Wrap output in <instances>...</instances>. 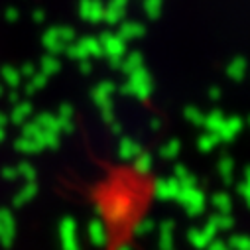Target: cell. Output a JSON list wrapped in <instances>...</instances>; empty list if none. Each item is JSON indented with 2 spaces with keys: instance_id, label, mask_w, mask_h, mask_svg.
<instances>
[{
  "instance_id": "cell-1",
  "label": "cell",
  "mask_w": 250,
  "mask_h": 250,
  "mask_svg": "<svg viewBox=\"0 0 250 250\" xmlns=\"http://www.w3.org/2000/svg\"><path fill=\"white\" fill-rule=\"evenodd\" d=\"M128 83L122 87L124 93H128V95H134L138 99H148L150 93H152V77L148 75V71L144 67L136 69L134 73L128 75Z\"/></svg>"
},
{
  "instance_id": "cell-2",
  "label": "cell",
  "mask_w": 250,
  "mask_h": 250,
  "mask_svg": "<svg viewBox=\"0 0 250 250\" xmlns=\"http://www.w3.org/2000/svg\"><path fill=\"white\" fill-rule=\"evenodd\" d=\"M67 53L79 61H87V57H101L103 55V45H101V40H95V38H85V40H79L77 43H69L67 45Z\"/></svg>"
},
{
  "instance_id": "cell-3",
  "label": "cell",
  "mask_w": 250,
  "mask_h": 250,
  "mask_svg": "<svg viewBox=\"0 0 250 250\" xmlns=\"http://www.w3.org/2000/svg\"><path fill=\"white\" fill-rule=\"evenodd\" d=\"M101 45H103V55H106L110 59L112 65H118L124 53H126V42L118 34H104L101 38Z\"/></svg>"
},
{
  "instance_id": "cell-4",
  "label": "cell",
  "mask_w": 250,
  "mask_h": 250,
  "mask_svg": "<svg viewBox=\"0 0 250 250\" xmlns=\"http://www.w3.org/2000/svg\"><path fill=\"white\" fill-rule=\"evenodd\" d=\"M75 38V32L71 28H59V30H47L43 36V45L51 51L57 53L61 49H65Z\"/></svg>"
},
{
  "instance_id": "cell-5",
  "label": "cell",
  "mask_w": 250,
  "mask_h": 250,
  "mask_svg": "<svg viewBox=\"0 0 250 250\" xmlns=\"http://www.w3.org/2000/svg\"><path fill=\"white\" fill-rule=\"evenodd\" d=\"M59 236H61L63 250H81L79 240H77V225L73 217H65L59 223Z\"/></svg>"
},
{
  "instance_id": "cell-6",
  "label": "cell",
  "mask_w": 250,
  "mask_h": 250,
  "mask_svg": "<svg viewBox=\"0 0 250 250\" xmlns=\"http://www.w3.org/2000/svg\"><path fill=\"white\" fill-rule=\"evenodd\" d=\"M14 234H16V225H14V217L10 211L2 209L0 211V242L4 246H10L14 242Z\"/></svg>"
},
{
  "instance_id": "cell-7",
  "label": "cell",
  "mask_w": 250,
  "mask_h": 250,
  "mask_svg": "<svg viewBox=\"0 0 250 250\" xmlns=\"http://www.w3.org/2000/svg\"><path fill=\"white\" fill-rule=\"evenodd\" d=\"M87 232H89V240L95 246H99V248L106 246V242H108V230H106V227H104V223L101 219H93L89 223V227H87Z\"/></svg>"
},
{
  "instance_id": "cell-8",
  "label": "cell",
  "mask_w": 250,
  "mask_h": 250,
  "mask_svg": "<svg viewBox=\"0 0 250 250\" xmlns=\"http://www.w3.org/2000/svg\"><path fill=\"white\" fill-rule=\"evenodd\" d=\"M179 189H181V185L175 177L173 179H160L156 183V195L160 199H177Z\"/></svg>"
},
{
  "instance_id": "cell-9",
  "label": "cell",
  "mask_w": 250,
  "mask_h": 250,
  "mask_svg": "<svg viewBox=\"0 0 250 250\" xmlns=\"http://www.w3.org/2000/svg\"><path fill=\"white\" fill-rule=\"evenodd\" d=\"M104 6L99 0H81V16L89 22H99L103 20Z\"/></svg>"
},
{
  "instance_id": "cell-10",
  "label": "cell",
  "mask_w": 250,
  "mask_h": 250,
  "mask_svg": "<svg viewBox=\"0 0 250 250\" xmlns=\"http://www.w3.org/2000/svg\"><path fill=\"white\" fill-rule=\"evenodd\" d=\"M114 95V85L112 83H101L95 91H93V101L104 108V106H110V97Z\"/></svg>"
},
{
  "instance_id": "cell-11",
  "label": "cell",
  "mask_w": 250,
  "mask_h": 250,
  "mask_svg": "<svg viewBox=\"0 0 250 250\" xmlns=\"http://www.w3.org/2000/svg\"><path fill=\"white\" fill-rule=\"evenodd\" d=\"M138 154H140V146L134 140L122 138L118 142V156H120V160H124V162H126V160H134Z\"/></svg>"
},
{
  "instance_id": "cell-12",
  "label": "cell",
  "mask_w": 250,
  "mask_h": 250,
  "mask_svg": "<svg viewBox=\"0 0 250 250\" xmlns=\"http://www.w3.org/2000/svg\"><path fill=\"white\" fill-rule=\"evenodd\" d=\"M144 34V26L138 24V22H126L122 24L120 30H118V36L126 42V40H134V38H140Z\"/></svg>"
},
{
  "instance_id": "cell-13",
  "label": "cell",
  "mask_w": 250,
  "mask_h": 250,
  "mask_svg": "<svg viewBox=\"0 0 250 250\" xmlns=\"http://www.w3.org/2000/svg\"><path fill=\"white\" fill-rule=\"evenodd\" d=\"M227 75L234 81H240L246 75V59L244 57H234L227 67Z\"/></svg>"
},
{
  "instance_id": "cell-14",
  "label": "cell",
  "mask_w": 250,
  "mask_h": 250,
  "mask_svg": "<svg viewBox=\"0 0 250 250\" xmlns=\"http://www.w3.org/2000/svg\"><path fill=\"white\" fill-rule=\"evenodd\" d=\"M142 63H144L142 55H140L138 51H134V53H130V55H128L126 59H122V61H120V67H122V71L126 73V75H130V73H134L136 69L144 67Z\"/></svg>"
},
{
  "instance_id": "cell-15",
  "label": "cell",
  "mask_w": 250,
  "mask_h": 250,
  "mask_svg": "<svg viewBox=\"0 0 250 250\" xmlns=\"http://www.w3.org/2000/svg\"><path fill=\"white\" fill-rule=\"evenodd\" d=\"M14 148H16V150H20V152H24V154H36V152H40V150H42L40 142H36V140H34V138H30V136L18 138V140H16V144H14Z\"/></svg>"
},
{
  "instance_id": "cell-16",
  "label": "cell",
  "mask_w": 250,
  "mask_h": 250,
  "mask_svg": "<svg viewBox=\"0 0 250 250\" xmlns=\"http://www.w3.org/2000/svg\"><path fill=\"white\" fill-rule=\"evenodd\" d=\"M36 193H38V185H36L34 181H30V183L24 187V189L14 197V205H16V207H22V205L28 203Z\"/></svg>"
},
{
  "instance_id": "cell-17",
  "label": "cell",
  "mask_w": 250,
  "mask_h": 250,
  "mask_svg": "<svg viewBox=\"0 0 250 250\" xmlns=\"http://www.w3.org/2000/svg\"><path fill=\"white\" fill-rule=\"evenodd\" d=\"M30 114H32V104H30V103H20V104H16L14 112L10 114V120H12L14 124H24V120H26Z\"/></svg>"
},
{
  "instance_id": "cell-18",
  "label": "cell",
  "mask_w": 250,
  "mask_h": 250,
  "mask_svg": "<svg viewBox=\"0 0 250 250\" xmlns=\"http://www.w3.org/2000/svg\"><path fill=\"white\" fill-rule=\"evenodd\" d=\"M20 79H22V75H20L18 69H14V67H4L2 69V81H4V85L18 87L20 85Z\"/></svg>"
},
{
  "instance_id": "cell-19",
  "label": "cell",
  "mask_w": 250,
  "mask_h": 250,
  "mask_svg": "<svg viewBox=\"0 0 250 250\" xmlns=\"http://www.w3.org/2000/svg\"><path fill=\"white\" fill-rule=\"evenodd\" d=\"M171 229H173V223L167 221L162 225V232H160V246L164 250H171Z\"/></svg>"
},
{
  "instance_id": "cell-20",
  "label": "cell",
  "mask_w": 250,
  "mask_h": 250,
  "mask_svg": "<svg viewBox=\"0 0 250 250\" xmlns=\"http://www.w3.org/2000/svg\"><path fill=\"white\" fill-rule=\"evenodd\" d=\"M150 167H152V156L140 152V154L134 158V169H136L138 173H146Z\"/></svg>"
},
{
  "instance_id": "cell-21",
  "label": "cell",
  "mask_w": 250,
  "mask_h": 250,
  "mask_svg": "<svg viewBox=\"0 0 250 250\" xmlns=\"http://www.w3.org/2000/svg\"><path fill=\"white\" fill-rule=\"evenodd\" d=\"M55 71H59V61H57L53 55L43 57V61H42V73H43L45 77H49V75H53Z\"/></svg>"
},
{
  "instance_id": "cell-22",
  "label": "cell",
  "mask_w": 250,
  "mask_h": 250,
  "mask_svg": "<svg viewBox=\"0 0 250 250\" xmlns=\"http://www.w3.org/2000/svg\"><path fill=\"white\" fill-rule=\"evenodd\" d=\"M162 0H144V12L148 14V18H158L162 14Z\"/></svg>"
},
{
  "instance_id": "cell-23",
  "label": "cell",
  "mask_w": 250,
  "mask_h": 250,
  "mask_svg": "<svg viewBox=\"0 0 250 250\" xmlns=\"http://www.w3.org/2000/svg\"><path fill=\"white\" fill-rule=\"evenodd\" d=\"M16 171H18L20 177H24V179H28V181H34V179H36V167H34L32 164H28V162L20 164V166L16 167Z\"/></svg>"
},
{
  "instance_id": "cell-24",
  "label": "cell",
  "mask_w": 250,
  "mask_h": 250,
  "mask_svg": "<svg viewBox=\"0 0 250 250\" xmlns=\"http://www.w3.org/2000/svg\"><path fill=\"white\" fill-rule=\"evenodd\" d=\"M45 81H47V77H45L43 73H34V75L30 77V85H28V93H34L36 89H42V87L45 85Z\"/></svg>"
},
{
  "instance_id": "cell-25",
  "label": "cell",
  "mask_w": 250,
  "mask_h": 250,
  "mask_svg": "<svg viewBox=\"0 0 250 250\" xmlns=\"http://www.w3.org/2000/svg\"><path fill=\"white\" fill-rule=\"evenodd\" d=\"M177 152H179V142H177V140H171L166 148H162V156H164V158H167V160L175 158V156H177Z\"/></svg>"
},
{
  "instance_id": "cell-26",
  "label": "cell",
  "mask_w": 250,
  "mask_h": 250,
  "mask_svg": "<svg viewBox=\"0 0 250 250\" xmlns=\"http://www.w3.org/2000/svg\"><path fill=\"white\" fill-rule=\"evenodd\" d=\"M185 116L189 118L193 124H201V122H203L201 112H199V110H195V108H187V110H185Z\"/></svg>"
},
{
  "instance_id": "cell-27",
  "label": "cell",
  "mask_w": 250,
  "mask_h": 250,
  "mask_svg": "<svg viewBox=\"0 0 250 250\" xmlns=\"http://www.w3.org/2000/svg\"><path fill=\"white\" fill-rule=\"evenodd\" d=\"M152 229H154V223L146 219V221H142V223L136 227V232H138V236H144V234H146V232H150Z\"/></svg>"
},
{
  "instance_id": "cell-28",
  "label": "cell",
  "mask_w": 250,
  "mask_h": 250,
  "mask_svg": "<svg viewBox=\"0 0 250 250\" xmlns=\"http://www.w3.org/2000/svg\"><path fill=\"white\" fill-rule=\"evenodd\" d=\"M213 203H217V207L221 209V211H227L229 209V205H230V201H227V195H215L213 197Z\"/></svg>"
},
{
  "instance_id": "cell-29",
  "label": "cell",
  "mask_w": 250,
  "mask_h": 250,
  "mask_svg": "<svg viewBox=\"0 0 250 250\" xmlns=\"http://www.w3.org/2000/svg\"><path fill=\"white\" fill-rule=\"evenodd\" d=\"M232 246H234L236 250H242V248H244V250H250V240H248V238H244V240H242V238H232Z\"/></svg>"
},
{
  "instance_id": "cell-30",
  "label": "cell",
  "mask_w": 250,
  "mask_h": 250,
  "mask_svg": "<svg viewBox=\"0 0 250 250\" xmlns=\"http://www.w3.org/2000/svg\"><path fill=\"white\" fill-rule=\"evenodd\" d=\"M213 146H215V136H203L201 142H199V148L201 150H209Z\"/></svg>"
},
{
  "instance_id": "cell-31",
  "label": "cell",
  "mask_w": 250,
  "mask_h": 250,
  "mask_svg": "<svg viewBox=\"0 0 250 250\" xmlns=\"http://www.w3.org/2000/svg\"><path fill=\"white\" fill-rule=\"evenodd\" d=\"M69 116H73V106L63 104V106H61V110H59V116H57V118H61V120H67Z\"/></svg>"
},
{
  "instance_id": "cell-32",
  "label": "cell",
  "mask_w": 250,
  "mask_h": 250,
  "mask_svg": "<svg viewBox=\"0 0 250 250\" xmlns=\"http://www.w3.org/2000/svg\"><path fill=\"white\" fill-rule=\"evenodd\" d=\"M34 73H36V69H34V65H30V63H28V65H24V67L20 69V75H22V77H26V79H30Z\"/></svg>"
},
{
  "instance_id": "cell-33",
  "label": "cell",
  "mask_w": 250,
  "mask_h": 250,
  "mask_svg": "<svg viewBox=\"0 0 250 250\" xmlns=\"http://www.w3.org/2000/svg\"><path fill=\"white\" fill-rule=\"evenodd\" d=\"M2 175H4L6 179H16V177H18V171H16V167H6V169L2 171Z\"/></svg>"
},
{
  "instance_id": "cell-34",
  "label": "cell",
  "mask_w": 250,
  "mask_h": 250,
  "mask_svg": "<svg viewBox=\"0 0 250 250\" xmlns=\"http://www.w3.org/2000/svg\"><path fill=\"white\" fill-rule=\"evenodd\" d=\"M209 250H227V246H225L223 242H213V244L209 246Z\"/></svg>"
},
{
  "instance_id": "cell-35",
  "label": "cell",
  "mask_w": 250,
  "mask_h": 250,
  "mask_svg": "<svg viewBox=\"0 0 250 250\" xmlns=\"http://www.w3.org/2000/svg\"><path fill=\"white\" fill-rule=\"evenodd\" d=\"M6 124H8V116L0 112V126H6Z\"/></svg>"
},
{
  "instance_id": "cell-36",
  "label": "cell",
  "mask_w": 250,
  "mask_h": 250,
  "mask_svg": "<svg viewBox=\"0 0 250 250\" xmlns=\"http://www.w3.org/2000/svg\"><path fill=\"white\" fill-rule=\"evenodd\" d=\"M16 16H18L16 10H8V12H6V18H8V20H16Z\"/></svg>"
},
{
  "instance_id": "cell-37",
  "label": "cell",
  "mask_w": 250,
  "mask_h": 250,
  "mask_svg": "<svg viewBox=\"0 0 250 250\" xmlns=\"http://www.w3.org/2000/svg\"><path fill=\"white\" fill-rule=\"evenodd\" d=\"M209 97H211V99H219V89H211V91H209Z\"/></svg>"
},
{
  "instance_id": "cell-38",
  "label": "cell",
  "mask_w": 250,
  "mask_h": 250,
  "mask_svg": "<svg viewBox=\"0 0 250 250\" xmlns=\"http://www.w3.org/2000/svg\"><path fill=\"white\" fill-rule=\"evenodd\" d=\"M4 136H6V130H4V126H0V142L4 140Z\"/></svg>"
},
{
  "instance_id": "cell-39",
  "label": "cell",
  "mask_w": 250,
  "mask_h": 250,
  "mask_svg": "<svg viewBox=\"0 0 250 250\" xmlns=\"http://www.w3.org/2000/svg\"><path fill=\"white\" fill-rule=\"evenodd\" d=\"M118 250H132V248H130V246H128V244H124V246H120V248H118Z\"/></svg>"
},
{
  "instance_id": "cell-40",
  "label": "cell",
  "mask_w": 250,
  "mask_h": 250,
  "mask_svg": "<svg viewBox=\"0 0 250 250\" xmlns=\"http://www.w3.org/2000/svg\"><path fill=\"white\" fill-rule=\"evenodd\" d=\"M2 93H4V87H2V85H0V97H2Z\"/></svg>"
}]
</instances>
